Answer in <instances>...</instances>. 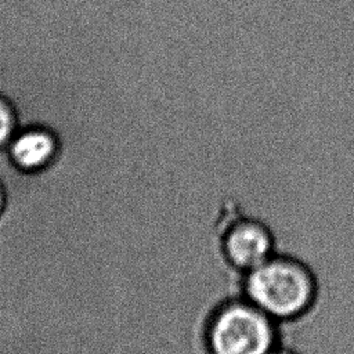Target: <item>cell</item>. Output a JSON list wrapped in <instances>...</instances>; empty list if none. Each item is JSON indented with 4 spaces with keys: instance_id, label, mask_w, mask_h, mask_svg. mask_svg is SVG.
Here are the masks:
<instances>
[{
    "instance_id": "1",
    "label": "cell",
    "mask_w": 354,
    "mask_h": 354,
    "mask_svg": "<svg viewBox=\"0 0 354 354\" xmlns=\"http://www.w3.org/2000/svg\"><path fill=\"white\" fill-rule=\"evenodd\" d=\"M243 293L277 322L290 321L313 307L317 281L313 271L299 259L274 253L245 274Z\"/></svg>"
},
{
    "instance_id": "2",
    "label": "cell",
    "mask_w": 354,
    "mask_h": 354,
    "mask_svg": "<svg viewBox=\"0 0 354 354\" xmlns=\"http://www.w3.org/2000/svg\"><path fill=\"white\" fill-rule=\"evenodd\" d=\"M209 354H270L278 347L277 321L243 299L220 304L205 329Z\"/></svg>"
},
{
    "instance_id": "3",
    "label": "cell",
    "mask_w": 354,
    "mask_h": 354,
    "mask_svg": "<svg viewBox=\"0 0 354 354\" xmlns=\"http://www.w3.org/2000/svg\"><path fill=\"white\" fill-rule=\"evenodd\" d=\"M221 252L228 264L246 274L275 253V242L272 232L263 221L241 217L224 228Z\"/></svg>"
},
{
    "instance_id": "4",
    "label": "cell",
    "mask_w": 354,
    "mask_h": 354,
    "mask_svg": "<svg viewBox=\"0 0 354 354\" xmlns=\"http://www.w3.org/2000/svg\"><path fill=\"white\" fill-rule=\"evenodd\" d=\"M11 162L24 171H37L50 166L58 152L57 134L44 127H28L12 137L7 145Z\"/></svg>"
},
{
    "instance_id": "5",
    "label": "cell",
    "mask_w": 354,
    "mask_h": 354,
    "mask_svg": "<svg viewBox=\"0 0 354 354\" xmlns=\"http://www.w3.org/2000/svg\"><path fill=\"white\" fill-rule=\"evenodd\" d=\"M18 119L12 105L0 97V147H7L17 134Z\"/></svg>"
},
{
    "instance_id": "6",
    "label": "cell",
    "mask_w": 354,
    "mask_h": 354,
    "mask_svg": "<svg viewBox=\"0 0 354 354\" xmlns=\"http://www.w3.org/2000/svg\"><path fill=\"white\" fill-rule=\"evenodd\" d=\"M6 206V192H4V188L3 185L0 184V214L3 213V209Z\"/></svg>"
},
{
    "instance_id": "7",
    "label": "cell",
    "mask_w": 354,
    "mask_h": 354,
    "mask_svg": "<svg viewBox=\"0 0 354 354\" xmlns=\"http://www.w3.org/2000/svg\"><path fill=\"white\" fill-rule=\"evenodd\" d=\"M270 354H297V353H295V351H292V350H288V348H281L279 346L272 351V353H270Z\"/></svg>"
}]
</instances>
